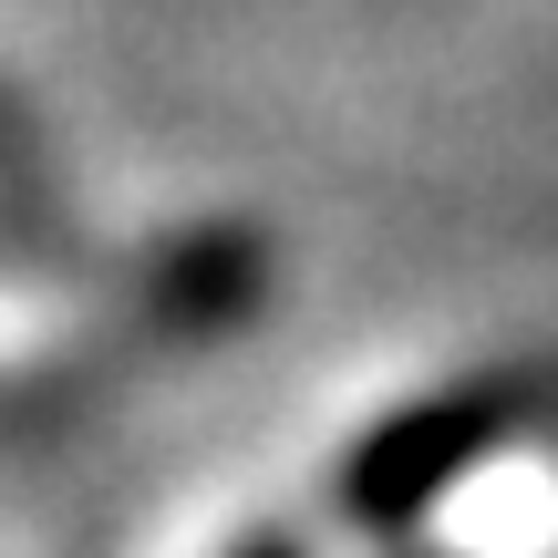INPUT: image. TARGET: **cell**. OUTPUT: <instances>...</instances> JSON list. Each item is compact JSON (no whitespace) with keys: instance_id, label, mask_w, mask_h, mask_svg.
Returning a JSON list of instances; mask_svg holds the SVG:
<instances>
[{"instance_id":"6da1fadb","label":"cell","mask_w":558,"mask_h":558,"mask_svg":"<svg viewBox=\"0 0 558 558\" xmlns=\"http://www.w3.org/2000/svg\"><path fill=\"white\" fill-rule=\"evenodd\" d=\"M424 538L456 558H558V465H476Z\"/></svg>"}]
</instances>
